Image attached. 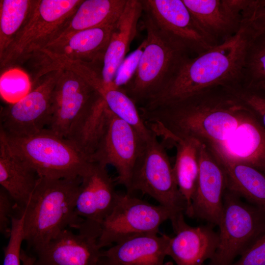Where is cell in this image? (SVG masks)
Wrapping results in <instances>:
<instances>
[{
  "instance_id": "26",
  "label": "cell",
  "mask_w": 265,
  "mask_h": 265,
  "mask_svg": "<svg viewBox=\"0 0 265 265\" xmlns=\"http://www.w3.org/2000/svg\"><path fill=\"white\" fill-rule=\"evenodd\" d=\"M226 178V188L265 211V174L241 163L218 161Z\"/></svg>"
},
{
  "instance_id": "22",
  "label": "cell",
  "mask_w": 265,
  "mask_h": 265,
  "mask_svg": "<svg viewBox=\"0 0 265 265\" xmlns=\"http://www.w3.org/2000/svg\"><path fill=\"white\" fill-rule=\"evenodd\" d=\"M143 11L142 0H127L114 25L104 54L101 75L106 84H112L118 67L126 57L136 34L138 22Z\"/></svg>"
},
{
  "instance_id": "34",
  "label": "cell",
  "mask_w": 265,
  "mask_h": 265,
  "mask_svg": "<svg viewBox=\"0 0 265 265\" xmlns=\"http://www.w3.org/2000/svg\"><path fill=\"white\" fill-rule=\"evenodd\" d=\"M231 265H265V232Z\"/></svg>"
},
{
  "instance_id": "40",
  "label": "cell",
  "mask_w": 265,
  "mask_h": 265,
  "mask_svg": "<svg viewBox=\"0 0 265 265\" xmlns=\"http://www.w3.org/2000/svg\"></svg>"
},
{
  "instance_id": "2",
  "label": "cell",
  "mask_w": 265,
  "mask_h": 265,
  "mask_svg": "<svg viewBox=\"0 0 265 265\" xmlns=\"http://www.w3.org/2000/svg\"><path fill=\"white\" fill-rule=\"evenodd\" d=\"M259 30L246 18L233 36L195 57L187 55L160 91L140 108L152 109L215 88L241 85L247 52Z\"/></svg>"
},
{
  "instance_id": "21",
  "label": "cell",
  "mask_w": 265,
  "mask_h": 265,
  "mask_svg": "<svg viewBox=\"0 0 265 265\" xmlns=\"http://www.w3.org/2000/svg\"><path fill=\"white\" fill-rule=\"evenodd\" d=\"M40 177L16 155L0 132V185L14 201L21 213L27 206Z\"/></svg>"
},
{
  "instance_id": "36",
  "label": "cell",
  "mask_w": 265,
  "mask_h": 265,
  "mask_svg": "<svg viewBox=\"0 0 265 265\" xmlns=\"http://www.w3.org/2000/svg\"><path fill=\"white\" fill-rule=\"evenodd\" d=\"M250 19L257 27L260 28H265V8H256Z\"/></svg>"
},
{
  "instance_id": "3",
  "label": "cell",
  "mask_w": 265,
  "mask_h": 265,
  "mask_svg": "<svg viewBox=\"0 0 265 265\" xmlns=\"http://www.w3.org/2000/svg\"><path fill=\"white\" fill-rule=\"evenodd\" d=\"M81 182L80 177L63 179L40 177L22 212L24 241L34 252L68 227L78 230L82 221L76 214L75 208Z\"/></svg>"
},
{
  "instance_id": "19",
  "label": "cell",
  "mask_w": 265,
  "mask_h": 265,
  "mask_svg": "<svg viewBox=\"0 0 265 265\" xmlns=\"http://www.w3.org/2000/svg\"><path fill=\"white\" fill-rule=\"evenodd\" d=\"M103 251L98 239L68 229L36 251V265H101Z\"/></svg>"
},
{
  "instance_id": "18",
  "label": "cell",
  "mask_w": 265,
  "mask_h": 265,
  "mask_svg": "<svg viewBox=\"0 0 265 265\" xmlns=\"http://www.w3.org/2000/svg\"><path fill=\"white\" fill-rule=\"evenodd\" d=\"M171 222L175 236L170 237L167 254L176 265H204L213 257L219 241L213 226H191L184 214Z\"/></svg>"
},
{
  "instance_id": "13",
  "label": "cell",
  "mask_w": 265,
  "mask_h": 265,
  "mask_svg": "<svg viewBox=\"0 0 265 265\" xmlns=\"http://www.w3.org/2000/svg\"><path fill=\"white\" fill-rule=\"evenodd\" d=\"M143 11L171 40L188 53L200 54L215 45L196 22L183 0H143Z\"/></svg>"
},
{
  "instance_id": "1",
  "label": "cell",
  "mask_w": 265,
  "mask_h": 265,
  "mask_svg": "<svg viewBox=\"0 0 265 265\" xmlns=\"http://www.w3.org/2000/svg\"><path fill=\"white\" fill-rule=\"evenodd\" d=\"M158 119L180 138L205 144L219 162L241 163L265 174V129L252 110L218 87L166 106Z\"/></svg>"
},
{
  "instance_id": "35",
  "label": "cell",
  "mask_w": 265,
  "mask_h": 265,
  "mask_svg": "<svg viewBox=\"0 0 265 265\" xmlns=\"http://www.w3.org/2000/svg\"><path fill=\"white\" fill-rule=\"evenodd\" d=\"M16 205L3 188L0 189V231L6 238H9L11 233L12 218L15 215Z\"/></svg>"
},
{
  "instance_id": "12",
  "label": "cell",
  "mask_w": 265,
  "mask_h": 265,
  "mask_svg": "<svg viewBox=\"0 0 265 265\" xmlns=\"http://www.w3.org/2000/svg\"><path fill=\"white\" fill-rule=\"evenodd\" d=\"M115 184L106 165L93 162L81 177L76 200L75 212L82 221L79 233L98 238L103 222L116 203L118 193Z\"/></svg>"
},
{
  "instance_id": "29",
  "label": "cell",
  "mask_w": 265,
  "mask_h": 265,
  "mask_svg": "<svg viewBox=\"0 0 265 265\" xmlns=\"http://www.w3.org/2000/svg\"><path fill=\"white\" fill-rule=\"evenodd\" d=\"M240 86L265 91V28H260L249 47Z\"/></svg>"
},
{
  "instance_id": "23",
  "label": "cell",
  "mask_w": 265,
  "mask_h": 265,
  "mask_svg": "<svg viewBox=\"0 0 265 265\" xmlns=\"http://www.w3.org/2000/svg\"><path fill=\"white\" fill-rule=\"evenodd\" d=\"M81 77L103 98L114 114L132 126L145 140L152 136L153 132L142 118L136 104L121 88L106 84L99 69L88 68Z\"/></svg>"
},
{
  "instance_id": "31",
  "label": "cell",
  "mask_w": 265,
  "mask_h": 265,
  "mask_svg": "<svg viewBox=\"0 0 265 265\" xmlns=\"http://www.w3.org/2000/svg\"><path fill=\"white\" fill-rule=\"evenodd\" d=\"M146 45V40L144 39L138 47L122 61L117 69L112 83L114 87L121 88L133 78L138 68Z\"/></svg>"
},
{
  "instance_id": "33",
  "label": "cell",
  "mask_w": 265,
  "mask_h": 265,
  "mask_svg": "<svg viewBox=\"0 0 265 265\" xmlns=\"http://www.w3.org/2000/svg\"><path fill=\"white\" fill-rule=\"evenodd\" d=\"M23 241V228L20 226H13L8 242L4 249L3 265H22L21 253Z\"/></svg>"
},
{
  "instance_id": "37",
  "label": "cell",
  "mask_w": 265,
  "mask_h": 265,
  "mask_svg": "<svg viewBox=\"0 0 265 265\" xmlns=\"http://www.w3.org/2000/svg\"><path fill=\"white\" fill-rule=\"evenodd\" d=\"M36 257L27 254L25 250L22 249L21 253V260L22 265H35Z\"/></svg>"
},
{
  "instance_id": "9",
  "label": "cell",
  "mask_w": 265,
  "mask_h": 265,
  "mask_svg": "<svg viewBox=\"0 0 265 265\" xmlns=\"http://www.w3.org/2000/svg\"><path fill=\"white\" fill-rule=\"evenodd\" d=\"M171 217L160 205L151 204L132 194L118 193L115 206L102 224L98 244L102 249L135 236L159 234L160 225Z\"/></svg>"
},
{
  "instance_id": "14",
  "label": "cell",
  "mask_w": 265,
  "mask_h": 265,
  "mask_svg": "<svg viewBox=\"0 0 265 265\" xmlns=\"http://www.w3.org/2000/svg\"><path fill=\"white\" fill-rule=\"evenodd\" d=\"M98 95L81 77L71 70L63 69L55 88L52 114L47 128L67 138L75 123Z\"/></svg>"
},
{
  "instance_id": "38",
  "label": "cell",
  "mask_w": 265,
  "mask_h": 265,
  "mask_svg": "<svg viewBox=\"0 0 265 265\" xmlns=\"http://www.w3.org/2000/svg\"><path fill=\"white\" fill-rule=\"evenodd\" d=\"M257 8H265V0H256Z\"/></svg>"
},
{
  "instance_id": "11",
  "label": "cell",
  "mask_w": 265,
  "mask_h": 265,
  "mask_svg": "<svg viewBox=\"0 0 265 265\" xmlns=\"http://www.w3.org/2000/svg\"><path fill=\"white\" fill-rule=\"evenodd\" d=\"M106 112L103 133L90 160L106 166H113L117 174L115 183L124 186L129 193L134 167L146 140L107 106Z\"/></svg>"
},
{
  "instance_id": "5",
  "label": "cell",
  "mask_w": 265,
  "mask_h": 265,
  "mask_svg": "<svg viewBox=\"0 0 265 265\" xmlns=\"http://www.w3.org/2000/svg\"><path fill=\"white\" fill-rule=\"evenodd\" d=\"M143 22L146 45L134 76L121 88L136 105L141 106L160 91L188 55L160 31L146 11Z\"/></svg>"
},
{
  "instance_id": "8",
  "label": "cell",
  "mask_w": 265,
  "mask_h": 265,
  "mask_svg": "<svg viewBox=\"0 0 265 265\" xmlns=\"http://www.w3.org/2000/svg\"><path fill=\"white\" fill-rule=\"evenodd\" d=\"M134 191L149 195L167 209L172 214L170 221L186 213V203L177 185L173 166L163 144L159 142L154 132L145 141L134 167L129 193Z\"/></svg>"
},
{
  "instance_id": "16",
  "label": "cell",
  "mask_w": 265,
  "mask_h": 265,
  "mask_svg": "<svg viewBox=\"0 0 265 265\" xmlns=\"http://www.w3.org/2000/svg\"><path fill=\"white\" fill-rule=\"evenodd\" d=\"M197 24L215 44L236 34L253 0H183Z\"/></svg>"
},
{
  "instance_id": "4",
  "label": "cell",
  "mask_w": 265,
  "mask_h": 265,
  "mask_svg": "<svg viewBox=\"0 0 265 265\" xmlns=\"http://www.w3.org/2000/svg\"><path fill=\"white\" fill-rule=\"evenodd\" d=\"M2 132L11 149L39 177L53 179L82 177L93 162L69 139L47 128L34 134L15 137Z\"/></svg>"
},
{
  "instance_id": "7",
  "label": "cell",
  "mask_w": 265,
  "mask_h": 265,
  "mask_svg": "<svg viewBox=\"0 0 265 265\" xmlns=\"http://www.w3.org/2000/svg\"><path fill=\"white\" fill-rule=\"evenodd\" d=\"M218 225V245L204 265H231L265 232V211L226 189Z\"/></svg>"
},
{
  "instance_id": "32",
  "label": "cell",
  "mask_w": 265,
  "mask_h": 265,
  "mask_svg": "<svg viewBox=\"0 0 265 265\" xmlns=\"http://www.w3.org/2000/svg\"><path fill=\"white\" fill-rule=\"evenodd\" d=\"M227 89L248 106L265 129V91L247 89L241 86Z\"/></svg>"
},
{
  "instance_id": "30",
  "label": "cell",
  "mask_w": 265,
  "mask_h": 265,
  "mask_svg": "<svg viewBox=\"0 0 265 265\" xmlns=\"http://www.w3.org/2000/svg\"><path fill=\"white\" fill-rule=\"evenodd\" d=\"M33 84L28 75L17 67L3 70L0 77V94L8 104H14L26 95L33 88Z\"/></svg>"
},
{
  "instance_id": "27",
  "label": "cell",
  "mask_w": 265,
  "mask_h": 265,
  "mask_svg": "<svg viewBox=\"0 0 265 265\" xmlns=\"http://www.w3.org/2000/svg\"><path fill=\"white\" fill-rule=\"evenodd\" d=\"M106 107L99 95L90 107L75 123L67 138L89 159L104 132Z\"/></svg>"
},
{
  "instance_id": "20",
  "label": "cell",
  "mask_w": 265,
  "mask_h": 265,
  "mask_svg": "<svg viewBox=\"0 0 265 265\" xmlns=\"http://www.w3.org/2000/svg\"><path fill=\"white\" fill-rule=\"evenodd\" d=\"M170 237L149 234L132 237L103 251L110 265H173L165 262Z\"/></svg>"
},
{
  "instance_id": "6",
  "label": "cell",
  "mask_w": 265,
  "mask_h": 265,
  "mask_svg": "<svg viewBox=\"0 0 265 265\" xmlns=\"http://www.w3.org/2000/svg\"><path fill=\"white\" fill-rule=\"evenodd\" d=\"M83 0H36L25 26L0 56V68L15 66L53 41Z\"/></svg>"
},
{
  "instance_id": "24",
  "label": "cell",
  "mask_w": 265,
  "mask_h": 265,
  "mask_svg": "<svg viewBox=\"0 0 265 265\" xmlns=\"http://www.w3.org/2000/svg\"><path fill=\"white\" fill-rule=\"evenodd\" d=\"M169 143L176 148L173 169L178 188L186 203L185 214L193 218L192 202L199 175L201 143L193 138H180L174 135Z\"/></svg>"
},
{
  "instance_id": "15",
  "label": "cell",
  "mask_w": 265,
  "mask_h": 265,
  "mask_svg": "<svg viewBox=\"0 0 265 265\" xmlns=\"http://www.w3.org/2000/svg\"><path fill=\"white\" fill-rule=\"evenodd\" d=\"M115 24L79 31L54 41L30 59L35 61V66L56 61L102 65Z\"/></svg>"
},
{
  "instance_id": "10",
  "label": "cell",
  "mask_w": 265,
  "mask_h": 265,
  "mask_svg": "<svg viewBox=\"0 0 265 265\" xmlns=\"http://www.w3.org/2000/svg\"><path fill=\"white\" fill-rule=\"evenodd\" d=\"M62 72L63 69H56L48 72L22 99L2 107L0 130L8 135L23 137L47 128L52 114L55 88Z\"/></svg>"
},
{
  "instance_id": "25",
  "label": "cell",
  "mask_w": 265,
  "mask_h": 265,
  "mask_svg": "<svg viewBox=\"0 0 265 265\" xmlns=\"http://www.w3.org/2000/svg\"><path fill=\"white\" fill-rule=\"evenodd\" d=\"M127 0H83L54 41L79 31L114 24L123 12Z\"/></svg>"
},
{
  "instance_id": "28",
  "label": "cell",
  "mask_w": 265,
  "mask_h": 265,
  "mask_svg": "<svg viewBox=\"0 0 265 265\" xmlns=\"http://www.w3.org/2000/svg\"><path fill=\"white\" fill-rule=\"evenodd\" d=\"M35 0H0V56L26 24Z\"/></svg>"
},
{
  "instance_id": "39",
  "label": "cell",
  "mask_w": 265,
  "mask_h": 265,
  "mask_svg": "<svg viewBox=\"0 0 265 265\" xmlns=\"http://www.w3.org/2000/svg\"><path fill=\"white\" fill-rule=\"evenodd\" d=\"M101 265H109L108 264H107V263L105 261V260L104 259V258H103V261H102V262Z\"/></svg>"
},
{
  "instance_id": "17",
  "label": "cell",
  "mask_w": 265,
  "mask_h": 265,
  "mask_svg": "<svg viewBox=\"0 0 265 265\" xmlns=\"http://www.w3.org/2000/svg\"><path fill=\"white\" fill-rule=\"evenodd\" d=\"M226 186L223 167L206 146L201 143L199 175L192 202L193 218L218 226Z\"/></svg>"
}]
</instances>
